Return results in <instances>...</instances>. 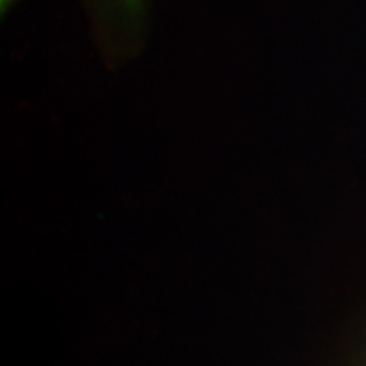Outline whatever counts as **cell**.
<instances>
[{
  "label": "cell",
  "instance_id": "2",
  "mask_svg": "<svg viewBox=\"0 0 366 366\" xmlns=\"http://www.w3.org/2000/svg\"><path fill=\"white\" fill-rule=\"evenodd\" d=\"M14 0H0V7H2V12H6L9 7H11V4Z\"/></svg>",
  "mask_w": 366,
  "mask_h": 366
},
{
  "label": "cell",
  "instance_id": "1",
  "mask_svg": "<svg viewBox=\"0 0 366 366\" xmlns=\"http://www.w3.org/2000/svg\"><path fill=\"white\" fill-rule=\"evenodd\" d=\"M109 2L112 4V7L119 14H122L127 19L139 17L144 7V0H109Z\"/></svg>",
  "mask_w": 366,
  "mask_h": 366
}]
</instances>
